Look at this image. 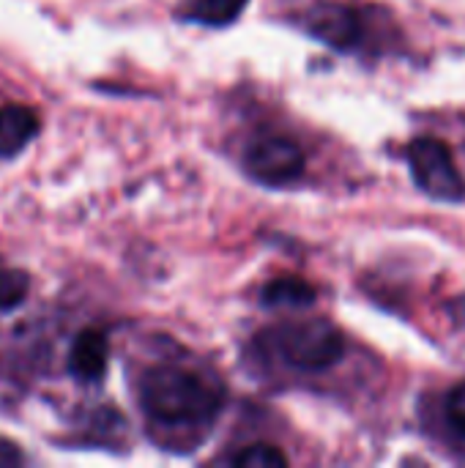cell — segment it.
<instances>
[{
	"instance_id": "2",
	"label": "cell",
	"mask_w": 465,
	"mask_h": 468,
	"mask_svg": "<svg viewBox=\"0 0 465 468\" xmlns=\"http://www.w3.org/2000/svg\"><path fill=\"white\" fill-rule=\"evenodd\" d=\"M274 351L299 370H326L332 367L343 351L345 340L337 326L329 321H299L274 329L271 335Z\"/></svg>"
},
{
	"instance_id": "8",
	"label": "cell",
	"mask_w": 465,
	"mask_h": 468,
	"mask_svg": "<svg viewBox=\"0 0 465 468\" xmlns=\"http://www.w3.org/2000/svg\"><path fill=\"white\" fill-rule=\"evenodd\" d=\"M315 299L312 288L301 280H277L266 288V302L269 304H310Z\"/></svg>"
},
{
	"instance_id": "6",
	"label": "cell",
	"mask_w": 465,
	"mask_h": 468,
	"mask_svg": "<svg viewBox=\"0 0 465 468\" xmlns=\"http://www.w3.org/2000/svg\"><path fill=\"white\" fill-rule=\"evenodd\" d=\"M38 115L25 104H3L0 107V159H11L27 148V143L38 134Z\"/></svg>"
},
{
	"instance_id": "4",
	"label": "cell",
	"mask_w": 465,
	"mask_h": 468,
	"mask_svg": "<svg viewBox=\"0 0 465 468\" xmlns=\"http://www.w3.org/2000/svg\"><path fill=\"white\" fill-rule=\"evenodd\" d=\"M247 170L263 184H291L304 173V154L291 137L269 134L249 145Z\"/></svg>"
},
{
	"instance_id": "11",
	"label": "cell",
	"mask_w": 465,
	"mask_h": 468,
	"mask_svg": "<svg viewBox=\"0 0 465 468\" xmlns=\"http://www.w3.org/2000/svg\"><path fill=\"white\" fill-rule=\"evenodd\" d=\"M233 466L238 468H282L288 466V458L271 447V444H252L247 450H241L236 458H233Z\"/></svg>"
},
{
	"instance_id": "13",
	"label": "cell",
	"mask_w": 465,
	"mask_h": 468,
	"mask_svg": "<svg viewBox=\"0 0 465 468\" xmlns=\"http://www.w3.org/2000/svg\"><path fill=\"white\" fill-rule=\"evenodd\" d=\"M14 461H22L19 450L8 441H0V463H14Z\"/></svg>"
},
{
	"instance_id": "1",
	"label": "cell",
	"mask_w": 465,
	"mask_h": 468,
	"mask_svg": "<svg viewBox=\"0 0 465 468\" xmlns=\"http://www.w3.org/2000/svg\"><path fill=\"white\" fill-rule=\"evenodd\" d=\"M140 403L162 425H203L219 411L222 392L197 373L153 367L140 381Z\"/></svg>"
},
{
	"instance_id": "5",
	"label": "cell",
	"mask_w": 465,
	"mask_h": 468,
	"mask_svg": "<svg viewBox=\"0 0 465 468\" xmlns=\"http://www.w3.org/2000/svg\"><path fill=\"white\" fill-rule=\"evenodd\" d=\"M110 359V343L101 329H85L77 335L71 354H69V370L79 381H99L107 370Z\"/></svg>"
},
{
	"instance_id": "12",
	"label": "cell",
	"mask_w": 465,
	"mask_h": 468,
	"mask_svg": "<svg viewBox=\"0 0 465 468\" xmlns=\"http://www.w3.org/2000/svg\"><path fill=\"white\" fill-rule=\"evenodd\" d=\"M444 411H447L449 425H452L460 436H465V381L463 384H458V387L447 395Z\"/></svg>"
},
{
	"instance_id": "10",
	"label": "cell",
	"mask_w": 465,
	"mask_h": 468,
	"mask_svg": "<svg viewBox=\"0 0 465 468\" xmlns=\"http://www.w3.org/2000/svg\"><path fill=\"white\" fill-rule=\"evenodd\" d=\"M244 3L247 0H195L192 16L208 25H222V22H230L244 8Z\"/></svg>"
},
{
	"instance_id": "9",
	"label": "cell",
	"mask_w": 465,
	"mask_h": 468,
	"mask_svg": "<svg viewBox=\"0 0 465 468\" xmlns=\"http://www.w3.org/2000/svg\"><path fill=\"white\" fill-rule=\"evenodd\" d=\"M30 280L19 269H0V313L19 307L27 296Z\"/></svg>"
},
{
	"instance_id": "3",
	"label": "cell",
	"mask_w": 465,
	"mask_h": 468,
	"mask_svg": "<svg viewBox=\"0 0 465 468\" xmlns=\"http://www.w3.org/2000/svg\"><path fill=\"white\" fill-rule=\"evenodd\" d=\"M408 162L417 184L439 200H460L465 181L455 165V156L447 143L436 137H419L408 148Z\"/></svg>"
},
{
	"instance_id": "7",
	"label": "cell",
	"mask_w": 465,
	"mask_h": 468,
	"mask_svg": "<svg viewBox=\"0 0 465 468\" xmlns=\"http://www.w3.org/2000/svg\"><path fill=\"white\" fill-rule=\"evenodd\" d=\"M312 27L318 36L337 47H356L365 30L359 16L345 5H323V11H318V16L312 19Z\"/></svg>"
}]
</instances>
